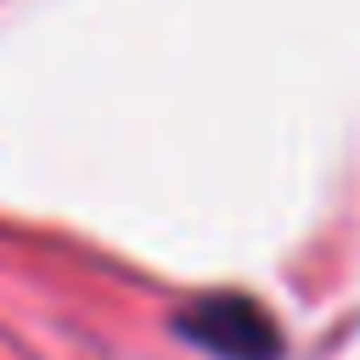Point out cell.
I'll return each mask as SVG.
<instances>
[{"label":"cell","instance_id":"1","mask_svg":"<svg viewBox=\"0 0 360 360\" xmlns=\"http://www.w3.org/2000/svg\"><path fill=\"white\" fill-rule=\"evenodd\" d=\"M174 326L219 360H270L276 354V326L242 298H202L186 315H174Z\"/></svg>","mask_w":360,"mask_h":360}]
</instances>
